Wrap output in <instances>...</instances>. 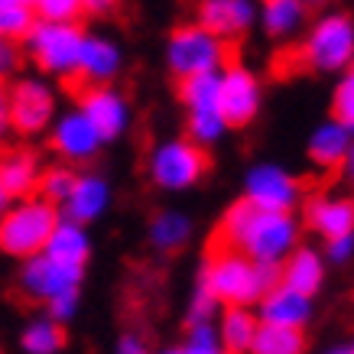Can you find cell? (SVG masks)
Here are the masks:
<instances>
[{"mask_svg":"<svg viewBox=\"0 0 354 354\" xmlns=\"http://www.w3.org/2000/svg\"><path fill=\"white\" fill-rule=\"evenodd\" d=\"M218 241L237 247L257 263L283 267V260L302 244V221L296 212H267L241 195L218 221Z\"/></svg>","mask_w":354,"mask_h":354,"instance_id":"1","label":"cell"},{"mask_svg":"<svg viewBox=\"0 0 354 354\" xmlns=\"http://www.w3.org/2000/svg\"><path fill=\"white\" fill-rule=\"evenodd\" d=\"M198 279L215 292L221 306H257L267 296V290L279 283V267L257 263L254 257L241 254L237 247L218 241L212 254L205 257Z\"/></svg>","mask_w":354,"mask_h":354,"instance_id":"2","label":"cell"},{"mask_svg":"<svg viewBox=\"0 0 354 354\" xmlns=\"http://www.w3.org/2000/svg\"><path fill=\"white\" fill-rule=\"evenodd\" d=\"M59 218H62V208L43 198L39 192L26 195V198H13L10 208L0 218V254L13 260L43 254Z\"/></svg>","mask_w":354,"mask_h":354,"instance_id":"3","label":"cell"},{"mask_svg":"<svg viewBox=\"0 0 354 354\" xmlns=\"http://www.w3.org/2000/svg\"><path fill=\"white\" fill-rule=\"evenodd\" d=\"M299 62L319 75H344L354 65V17L325 10L309 23L299 43Z\"/></svg>","mask_w":354,"mask_h":354,"instance_id":"4","label":"cell"},{"mask_svg":"<svg viewBox=\"0 0 354 354\" xmlns=\"http://www.w3.org/2000/svg\"><path fill=\"white\" fill-rule=\"evenodd\" d=\"M88 32L78 23L62 20H39L23 36V53L36 72L49 78H78V59Z\"/></svg>","mask_w":354,"mask_h":354,"instance_id":"5","label":"cell"},{"mask_svg":"<svg viewBox=\"0 0 354 354\" xmlns=\"http://www.w3.org/2000/svg\"><path fill=\"white\" fill-rule=\"evenodd\" d=\"M59 118V91L43 72L13 75L7 85V124L17 137L32 140L49 133Z\"/></svg>","mask_w":354,"mask_h":354,"instance_id":"6","label":"cell"},{"mask_svg":"<svg viewBox=\"0 0 354 354\" xmlns=\"http://www.w3.org/2000/svg\"><path fill=\"white\" fill-rule=\"evenodd\" d=\"M205 169H208L205 147L189 137L160 140L147 153V179L160 192H189L192 185L202 183Z\"/></svg>","mask_w":354,"mask_h":354,"instance_id":"7","label":"cell"},{"mask_svg":"<svg viewBox=\"0 0 354 354\" xmlns=\"http://www.w3.org/2000/svg\"><path fill=\"white\" fill-rule=\"evenodd\" d=\"M227 65V43L202 23H185L169 32L166 39V68L176 78L202 75V72H221Z\"/></svg>","mask_w":354,"mask_h":354,"instance_id":"8","label":"cell"},{"mask_svg":"<svg viewBox=\"0 0 354 354\" xmlns=\"http://www.w3.org/2000/svg\"><path fill=\"white\" fill-rule=\"evenodd\" d=\"M244 198L267 212H296L302 205V179L279 162H254L244 172Z\"/></svg>","mask_w":354,"mask_h":354,"instance_id":"9","label":"cell"},{"mask_svg":"<svg viewBox=\"0 0 354 354\" xmlns=\"http://www.w3.org/2000/svg\"><path fill=\"white\" fill-rule=\"evenodd\" d=\"M82 277H85V267H72V263H62V260H53L49 254H36V257L20 260V277H17V286L26 299L32 302H49L55 299L59 292L78 290L82 286Z\"/></svg>","mask_w":354,"mask_h":354,"instance_id":"10","label":"cell"},{"mask_svg":"<svg viewBox=\"0 0 354 354\" xmlns=\"http://www.w3.org/2000/svg\"><path fill=\"white\" fill-rule=\"evenodd\" d=\"M49 147L59 160L65 162H88L95 160L97 150L104 147V137L101 130L95 127V120L88 118L82 108H68V111H59L55 124L49 127Z\"/></svg>","mask_w":354,"mask_h":354,"instance_id":"11","label":"cell"},{"mask_svg":"<svg viewBox=\"0 0 354 354\" xmlns=\"http://www.w3.org/2000/svg\"><path fill=\"white\" fill-rule=\"evenodd\" d=\"M263 104V85L254 68L241 62H227L221 68V114L227 118L231 127H247L260 114Z\"/></svg>","mask_w":354,"mask_h":354,"instance_id":"12","label":"cell"},{"mask_svg":"<svg viewBox=\"0 0 354 354\" xmlns=\"http://www.w3.org/2000/svg\"><path fill=\"white\" fill-rule=\"evenodd\" d=\"M78 108L95 120V127L101 130L104 143L127 137L130 124H133V108H130L127 95L118 91L114 85H88L82 91V97H78Z\"/></svg>","mask_w":354,"mask_h":354,"instance_id":"13","label":"cell"},{"mask_svg":"<svg viewBox=\"0 0 354 354\" xmlns=\"http://www.w3.org/2000/svg\"><path fill=\"white\" fill-rule=\"evenodd\" d=\"M195 20L225 43L241 39L260 23V0H198Z\"/></svg>","mask_w":354,"mask_h":354,"instance_id":"14","label":"cell"},{"mask_svg":"<svg viewBox=\"0 0 354 354\" xmlns=\"http://www.w3.org/2000/svg\"><path fill=\"white\" fill-rule=\"evenodd\" d=\"M302 221L312 234H319L322 241L338 234H351L354 231V198L342 192H319L306 198L302 205Z\"/></svg>","mask_w":354,"mask_h":354,"instance_id":"15","label":"cell"},{"mask_svg":"<svg viewBox=\"0 0 354 354\" xmlns=\"http://www.w3.org/2000/svg\"><path fill=\"white\" fill-rule=\"evenodd\" d=\"M315 296L309 292H299L286 286L283 279H279L273 290H267V296L257 302V315L260 322L267 325H286V328H306L312 322V315H315Z\"/></svg>","mask_w":354,"mask_h":354,"instance_id":"16","label":"cell"},{"mask_svg":"<svg viewBox=\"0 0 354 354\" xmlns=\"http://www.w3.org/2000/svg\"><path fill=\"white\" fill-rule=\"evenodd\" d=\"M111 202H114V192H111V183L101 172H78L75 189H72V195L59 208H62L65 218L91 225V221L108 215Z\"/></svg>","mask_w":354,"mask_h":354,"instance_id":"17","label":"cell"},{"mask_svg":"<svg viewBox=\"0 0 354 354\" xmlns=\"http://www.w3.org/2000/svg\"><path fill=\"white\" fill-rule=\"evenodd\" d=\"M120 72H124L120 43H114L111 36H101V32H88L85 46H82V59H78V78L85 85H111Z\"/></svg>","mask_w":354,"mask_h":354,"instance_id":"18","label":"cell"},{"mask_svg":"<svg viewBox=\"0 0 354 354\" xmlns=\"http://www.w3.org/2000/svg\"><path fill=\"white\" fill-rule=\"evenodd\" d=\"M354 130L342 124L338 118H328L322 124H315L306 140V156L315 169H342L344 156L351 150Z\"/></svg>","mask_w":354,"mask_h":354,"instance_id":"19","label":"cell"},{"mask_svg":"<svg viewBox=\"0 0 354 354\" xmlns=\"http://www.w3.org/2000/svg\"><path fill=\"white\" fill-rule=\"evenodd\" d=\"M325 277H328V260H325V250L312 244H299L290 257L283 260L279 267V279L292 286L299 292H309V296H319V290L325 286Z\"/></svg>","mask_w":354,"mask_h":354,"instance_id":"20","label":"cell"},{"mask_svg":"<svg viewBox=\"0 0 354 354\" xmlns=\"http://www.w3.org/2000/svg\"><path fill=\"white\" fill-rule=\"evenodd\" d=\"M43 162L26 147H13V150L0 153V183L10 192V198H26V195L39 192V179H43Z\"/></svg>","mask_w":354,"mask_h":354,"instance_id":"21","label":"cell"},{"mask_svg":"<svg viewBox=\"0 0 354 354\" xmlns=\"http://www.w3.org/2000/svg\"><path fill=\"white\" fill-rule=\"evenodd\" d=\"M309 23V0H260V30L270 39H292Z\"/></svg>","mask_w":354,"mask_h":354,"instance_id":"22","label":"cell"},{"mask_svg":"<svg viewBox=\"0 0 354 354\" xmlns=\"http://www.w3.org/2000/svg\"><path fill=\"white\" fill-rule=\"evenodd\" d=\"M215 325H218V335H221L227 354H247L263 322H260V315H257V306H225Z\"/></svg>","mask_w":354,"mask_h":354,"instance_id":"23","label":"cell"},{"mask_svg":"<svg viewBox=\"0 0 354 354\" xmlns=\"http://www.w3.org/2000/svg\"><path fill=\"white\" fill-rule=\"evenodd\" d=\"M53 260H62V263H72V267H85L88 257H91V237H88V225L82 221H72V218H59L53 237L46 241V250Z\"/></svg>","mask_w":354,"mask_h":354,"instance_id":"24","label":"cell"},{"mask_svg":"<svg viewBox=\"0 0 354 354\" xmlns=\"http://www.w3.org/2000/svg\"><path fill=\"white\" fill-rule=\"evenodd\" d=\"M147 241L160 254H176V250H183L192 241V218L179 212V208H162V212H156L150 218Z\"/></svg>","mask_w":354,"mask_h":354,"instance_id":"25","label":"cell"},{"mask_svg":"<svg viewBox=\"0 0 354 354\" xmlns=\"http://www.w3.org/2000/svg\"><path fill=\"white\" fill-rule=\"evenodd\" d=\"M20 348H23V354H59L65 348L62 322H55L53 315L30 319L20 332Z\"/></svg>","mask_w":354,"mask_h":354,"instance_id":"26","label":"cell"},{"mask_svg":"<svg viewBox=\"0 0 354 354\" xmlns=\"http://www.w3.org/2000/svg\"><path fill=\"white\" fill-rule=\"evenodd\" d=\"M179 101L185 111H212L221 104V72L179 78Z\"/></svg>","mask_w":354,"mask_h":354,"instance_id":"27","label":"cell"},{"mask_svg":"<svg viewBox=\"0 0 354 354\" xmlns=\"http://www.w3.org/2000/svg\"><path fill=\"white\" fill-rule=\"evenodd\" d=\"M247 354H306V328H286V325L263 322Z\"/></svg>","mask_w":354,"mask_h":354,"instance_id":"28","label":"cell"},{"mask_svg":"<svg viewBox=\"0 0 354 354\" xmlns=\"http://www.w3.org/2000/svg\"><path fill=\"white\" fill-rule=\"evenodd\" d=\"M227 130H231V124H227V118L221 114V108L189 111V118H185V137L195 140L198 147H215V143H221Z\"/></svg>","mask_w":354,"mask_h":354,"instance_id":"29","label":"cell"},{"mask_svg":"<svg viewBox=\"0 0 354 354\" xmlns=\"http://www.w3.org/2000/svg\"><path fill=\"white\" fill-rule=\"evenodd\" d=\"M75 179L78 172L72 169V162H53V166H46L43 169V179H39V195L43 198H49V202L62 205L68 195H72V189H75Z\"/></svg>","mask_w":354,"mask_h":354,"instance_id":"30","label":"cell"},{"mask_svg":"<svg viewBox=\"0 0 354 354\" xmlns=\"http://www.w3.org/2000/svg\"><path fill=\"white\" fill-rule=\"evenodd\" d=\"M221 302L218 296L208 286H205L202 279L195 283L192 296H189V306H185V325H202V322H218V315H221Z\"/></svg>","mask_w":354,"mask_h":354,"instance_id":"31","label":"cell"},{"mask_svg":"<svg viewBox=\"0 0 354 354\" xmlns=\"http://www.w3.org/2000/svg\"><path fill=\"white\" fill-rule=\"evenodd\" d=\"M185 354H227L221 335H218L215 322H202V325H189L183 342Z\"/></svg>","mask_w":354,"mask_h":354,"instance_id":"32","label":"cell"},{"mask_svg":"<svg viewBox=\"0 0 354 354\" xmlns=\"http://www.w3.org/2000/svg\"><path fill=\"white\" fill-rule=\"evenodd\" d=\"M36 23V10L32 7H3L0 10V36L3 39H23Z\"/></svg>","mask_w":354,"mask_h":354,"instance_id":"33","label":"cell"},{"mask_svg":"<svg viewBox=\"0 0 354 354\" xmlns=\"http://www.w3.org/2000/svg\"><path fill=\"white\" fill-rule=\"evenodd\" d=\"M332 118H338L342 124H348L354 130V72L351 68L338 78V85L332 91Z\"/></svg>","mask_w":354,"mask_h":354,"instance_id":"34","label":"cell"},{"mask_svg":"<svg viewBox=\"0 0 354 354\" xmlns=\"http://www.w3.org/2000/svg\"><path fill=\"white\" fill-rule=\"evenodd\" d=\"M32 10L39 20H62V23H78V17L85 13L82 0H32Z\"/></svg>","mask_w":354,"mask_h":354,"instance_id":"35","label":"cell"},{"mask_svg":"<svg viewBox=\"0 0 354 354\" xmlns=\"http://www.w3.org/2000/svg\"><path fill=\"white\" fill-rule=\"evenodd\" d=\"M78 306H82V296H78V290H68V292H59L55 299L46 302V315H53L55 322L68 325L72 319L78 315Z\"/></svg>","mask_w":354,"mask_h":354,"instance_id":"36","label":"cell"},{"mask_svg":"<svg viewBox=\"0 0 354 354\" xmlns=\"http://www.w3.org/2000/svg\"><path fill=\"white\" fill-rule=\"evenodd\" d=\"M322 250H325V260H328L332 267H348V263L354 260V231L351 234L328 237Z\"/></svg>","mask_w":354,"mask_h":354,"instance_id":"37","label":"cell"},{"mask_svg":"<svg viewBox=\"0 0 354 354\" xmlns=\"http://www.w3.org/2000/svg\"><path fill=\"white\" fill-rule=\"evenodd\" d=\"M20 68V49H17V39H0V82L3 78H13Z\"/></svg>","mask_w":354,"mask_h":354,"instance_id":"38","label":"cell"},{"mask_svg":"<svg viewBox=\"0 0 354 354\" xmlns=\"http://www.w3.org/2000/svg\"><path fill=\"white\" fill-rule=\"evenodd\" d=\"M114 354H150V344L140 332H124L114 342Z\"/></svg>","mask_w":354,"mask_h":354,"instance_id":"39","label":"cell"},{"mask_svg":"<svg viewBox=\"0 0 354 354\" xmlns=\"http://www.w3.org/2000/svg\"><path fill=\"white\" fill-rule=\"evenodd\" d=\"M118 3L120 0H82L85 13H91V17H104V13H111Z\"/></svg>","mask_w":354,"mask_h":354,"instance_id":"40","label":"cell"},{"mask_svg":"<svg viewBox=\"0 0 354 354\" xmlns=\"http://www.w3.org/2000/svg\"><path fill=\"white\" fill-rule=\"evenodd\" d=\"M338 172L344 176V183L354 185V140H351V150H348V156H344V162H342V169Z\"/></svg>","mask_w":354,"mask_h":354,"instance_id":"41","label":"cell"},{"mask_svg":"<svg viewBox=\"0 0 354 354\" xmlns=\"http://www.w3.org/2000/svg\"><path fill=\"white\" fill-rule=\"evenodd\" d=\"M3 130H10V124H7V88H0V133Z\"/></svg>","mask_w":354,"mask_h":354,"instance_id":"42","label":"cell"},{"mask_svg":"<svg viewBox=\"0 0 354 354\" xmlns=\"http://www.w3.org/2000/svg\"><path fill=\"white\" fill-rule=\"evenodd\" d=\"M322 354H354V342H338L332 348H325Z\"/></svg>","mask_w":354,"mask_h":354,"instance_id":"43","label":"cell"},{"mask_svg":"<svg viewBox=\"0 0 354 354\" xmlns=\"http://www.w3.org/2000/svg\"><path fill=\"white\" fill-rule=\"evenodd\" d=\"M10 192H7V189H3V183H0V218H3V212H7V208H10Z\"/></svg>","mask_w":354,"mask_h":354,"instance_id":"44","label":"cell"},{"mask_svg":"<svg viewBox=\"0 0 354 354\" xmlns=\"http://www.w3.org/2000/svg\"><path fill=\"white\" fill-rule=\"evenodd\" d=\"M3 7H32V0H0V10Z\"/></svg>","mask_w":354,"mask_h":354,"instance_id":"45","label":"cell"},{"mask_svg":"<svg viewBox=\"0 0 354 354\" xmlns=\"http://www.w3.org/2000/svg\"><path fill=\"white\" fill-rule=\"evenodd\" d=\"M156 354H185V348L179 344V348H162V351H156Z\"/></svg>","mask_w":354,"mask_h":354,"instance_id":"46","label":"cell"},{"mask_svg":"<svg viewBox=\"0 0 354 354\" xmlns=\"http://www.w3.org/2000/svg\"><path fill=\"white\" fill-rule=\"evenodd\" d=\"M0 153H3V143H0Z\"/></svg>","mask_w":354,"mask_h":354,"instance_id":"47","label":"cell"},{"mask_svg":"<svg viewBox=\"0 0 354 354\" xmlns=\"http://www.w3.org/2000/svg\"><path fill=\"white\" fill-rule=\"evenodd\" d=\"M351 72H354V65H351Z\"/></svg>","mask_w":354,"mask_h":354,"instance_id":"48","label":"cell"},{"mask_svg":"<svg viewBox=\"0 0 354 354\" xmlns=\"http://www.w3.org/2000/svg\"><path fill=\"white\" fill-rule=\"evenodd\" d=\"M0 39H3V36H0Z\"/></svg>","mask_w":354,"mask_h":354,"instance_id":"49","label":"cell"}]
</instances>
